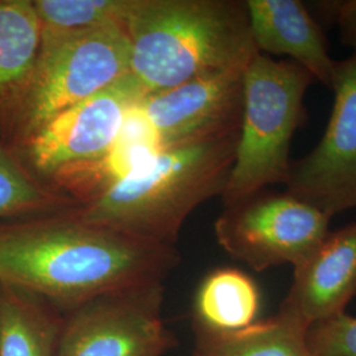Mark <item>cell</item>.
Listing matches in <instances>:
<instances>
[{"instance_id": "6da1fadb", "label": "cell", "mask_w": 356, "mask_h": 356, "mask_svg": "<svg viewBox=\"0 0 356 356\" xmlns=\"http://www.w3.org/2000/svg\"><path fill=\"white\" fill-rule=\"evenodd\" d=\"M177 263L172 245L144 242L76 216L0 229V284L58 310L161 284Z\"/></svg>"}, {"instance_id": "7a4b0ae2", "label": "cell", "mask_w": 356, "mask_h": 356, "mask_svg": "<svg viewBox=\"0 0 356 356\" xmlns=\"http://www.w3.org/2000/svg\"><path fill=\"white\" fill-rule=\"evenodd\" d=\"M126 31L129 74L145 95L243 69L259 53L245 1L139 0Z\"/></svg>"}, {"instance_id": "3957f363", "label": "cell", "mask_w": 356, "mask_h": 356, "mask_svg": "<svg viewBox=\"0 0 356 356\" xmlns=\"http://www.w3.org/2000/svg\"><path fill=\"white\" fill-rule=\"evenodd\" d=\"M241 126V124H239ZM239 127L168 147L141 172L90 201L76 218L144 242L172 245L191 211L222 195Z\"/></svg>"}, {"instance_id": "277c9868", "label": "cell", "mask_w": 356, "mask_h": 356, "mask_svg": "<svg viewBox=\"0 0 356 356\" xmlns=\"http://www.w3.org/2000/svg\"><path fill=\"white\" fill-rule=\"evenodd\" d=\"M313 82L288 58L257 53L245 66L235 159L222 193L226 207L269 185L286 184L293 136L306 122V91Z\"/></svg>"}, {"instance_id": "5b68a950", "label": "cell", "mask_w": 356, "mask_h": 356, "mask_svg": "<svg viewBox=\"0 0 356 356\" xmlns=\"http://www.w3.org/2000/svg\"><path fill=\"white\" fill-rule=\"evenodd\" d=\"M126 26L73 33H42L26 81L0 104V114L20 140L53 116L113 86L129 73Z\"/></svg>"}, {"instance_id": "8992f818", "label": "cell", "mask_w": 356, "mask_h": 356, "mask_svg": "<svg viewBox=\"0 0 356 356\" xmlns=\"http://www.w3.org/2000/svg\"><path fill=\"white\" fill-rule=\"evenodd\" d=\"M330 219L288 191H261L226 207L216 219V241L256 272L296 267L327 236Z\"/></svg>"}, {"instance_id": "52a82bcc", "label": "cell", "mask_w": 356, "mask_h": 356, "mask_svg": "<svg viewBox=\"0 0 356 356\" xmlns=\"http://www.w3.org/2000/svg\"><path fill=\"white\" fill-rule=\"evenodd\" d=\"M163 284L107 294L67 312L56 356H163L176 346Z\"/></svg>"}, {"instance_id": "ba28073f", "label": "cell", "mask_w": 356, "mask_h": 356, "mask_svg": "<svg viewBox=\"0 0 356 356\" xmlns=\"http://www.w3.org/2000/svg\"><path fill=\"white\" fill-rule=\"evenodd\" d=\"M330 119L316 148L292 161L285 191L332 216L356 209V54L337 61Z\"/></svg>"}, {"instance_id": "9c48e42d", "label": "cell", "mask_w": 356, "mask_h": 356, "mask_svg": "<svg viewBox=\"0 0 356 356\" xmlns=\"http://www.w3.org/2000/svg\"><path fill=\"white\" fill-rule=\"evenodd\" d=\"M144 97L140 85L128 73L113 86L53 116L22 141L28 161L53 177L102 156L118 138L131 107Z\"/></svg>"}, {"instance_id": "30bf717a", "label": "cell", "mask_w": 356, "mask_h": 356, "mask_svg": "<svg viewBox=\"0 0 356 356\" xmlns=\"http://www.w3.org/2000/svg\"><path fill=\"white\" fill-rule=\"evenodd\" d=\"M244 69L207 74L145 95L141 107L164 148L239 127Z\"/></svg>"}, {"instance_id": "8fae6325", "label": "cell", "mask_w": 356, "mask_h": 356, "mask_svg": "<svg viewBox=\"0 0 356 356\" xmlns=\"http://www.w3.org/2000/svg\"><path fill=\"white\" fill-rule=\"evenodd\" d=\"M280 310L309 329L342 314L356 297V222L331 231L297 264Z\"/></svg>"}, {"instance_id": "7c38bea8", "label": "cell", "mask_w": 356, "mask_h": 356, "mask_svg": "<svg viewBox=\"0 0 356 356\" xmlns=\"http://www.w3.org/2000/svg\"><path fill=\"white\" fill-rule=\"evenodd\" d=\"M251 35L259 53L286 56L331 90L337 61L327 38L300 0H247Z\"/></svg>"}, {"instance_id": "4fadbf2b", "label": "cell", "mask_w": 356, "mask_h": 356, "mask_svg": "<svg viewBox=\"0 0 356 356\" xmlns=\"http://www.w3.org/2000/svg\"><path fill=\"white\" fill-rule=\"evenodd\" d=\"M141 101L131 107L118 138L102 156L53 176L60 186L90 202L115 184L141 172L165 149Z\"/></svg>"}, {"instance_id": "5bb4252c", "label": "cell", "mask_w": 356, "mask_h": 356, "mask_svg": "<svg viewBox=\"0 0 356 356\" xmlns=\"http://www.w3.org/2000/svg\"><path fill=\"white\" fill-rule=\"evenodd\" d=\"M309 327L279 309L242 330L218 332L194 327L193 356H312Z\"/></svg>"}, {"instance_id": "9a60e30c", "label": "cell", "mask_w": 356, "mask_h": 356, "mask_svg": "<svg viewBox=\"0 0 356 356\" xmlns=\"http://www.w3.org/2000/svg\"><path fill=\"white\" fill-rule=\"evenodd\" d=\"M261 292L251 276L236 268H216L201 281L193 305V327L227 332L259 321Z\"/></svg>"}, {"instance_id": "2e32d148", "label": "cell", "mask_w": 356, "mask_h": 356, "mask_svg": "<svg viewBox=\"0 0 356 356\" xmlns=\"http://www.w3.org/2000/svg\"><path fill=\"white\" fill-rule=\"evenodd\" d=\"M38 300L0 284V356H56L64 317Z\"/></svg>"}, {"instance_id": "e0dca14e", "label": "cell", "mask_w": 356, "mask_h": 356, "mask_svg": "<svg viewBox=\"0 0 356 356\" xmlns=\"http://www.w3.org/2000/svg\"><path fill=\"white\" fill-rule=\"evenodd\" d=\"M41 26L31 0H0V104L26 81L36 63Z\"/></svg>"}, {"instance_id": "ac0fdd59", "label": "cell", "mask_w": 356, "mask_h": 356, "mask_svg": "<svg viewBox=\"0 0 356 356\" xmlns=\"http://www.w3.org/2000/svg\"><path fill=\"white\" fill-rule=\"evenodd\" d=\"M42 33L85 32L123 24L139 0H32Z\"/></svg>"}, {"instance_id": "d6986e66", "label": "cell", "mask_w": 356, "mask_h": 356, "mask_svg": "<svg viewBox=\"0 0 356 356\" xmlns=\"http://www.w3.org/2000/svg\"><path fill=\"white\" fill-rule=\"evenodd\" d=\"M60 200L26 175L0 145V218L48 210Z\"/></svg>"}, {"instance_id": "ffe728a7", "label": "cell", "mask_w": 356, "mask_h": 356, "mask_svg": "<svg viewBox=\"0 0 356 356\" xmlns=\"http://www.w3.org/2000/svg\"><path fill=\"white\" fill-rule=\"evenodd\" d=\"M307 346L312 356H356V317L344 312L313 325Z\"/></svg>"}, {"instance_id": "44dd1931", "label": "cell", "mask_w": 356, "mask_h": 356, "mask_svg": "<svg viewBox=\"0 0 356 356\" xmlns=\"http://www.w3.org/2000/svg\"><path fill=\"white\" fill-rule=\"evenodd\" d=\"M322 8H326L335 20L342 42L353 48L356 54V0L325 3Z\"/></svg>"}]
</instances>
